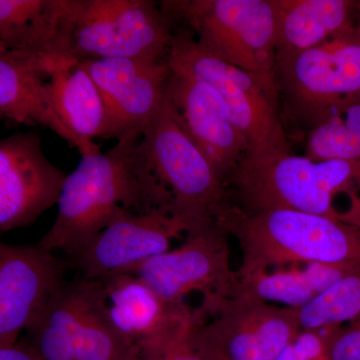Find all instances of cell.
I'll use <instances>...</instances> for the list:
<instances>
[{
    "instance_id": "8fae6325",
    "label": "cell",
    "mask_w": 360,
    "mask_h": 360,
    "mask_svg": "<svg viewBox=\"0 0 360 360\" xmlns=\"http://www.w3.org/2000/svg\"><path fill=\"white\" fill-rule=\"evenodd\" d=\"M103 98L101 139L142 136L160 111L172 70L167 61L101 58L82 61Z\"/></svg>"
},
{
    "instance_id": "f1b7e54d",
    "label": "cell",
    "mask_w": 360,
    "mask_h": 360,
    "mask_svg": "<svg viewBox=\"0 0 360 360\" xmlns=\"http://www.w3.org/2000/svg\"><path fill=\"white\" fill-rule=\"evenodd\" d=\"M0 360H44L32 343L18 341L9 347H0Z\"/></svg>"
},
{
    "instance_id": "e0dca14e",
    "label": "cell",
    "mask_w": 360,
    "mask_h": 360,
    "mask_svg": "<svg viewBox=\"0 0 360 360\" xmlns=\"http://www.w3.org/2000/svg\"><path fill=\"white\" fill-rule=\"evenodd\" d=\"M49 56L0 49V115L56 132L82 156L86 155L56 113L49 84Z\"/></svg>"
},
{
    "instance_id": "7a4b0ae2",
    "label": "cell",
    "mask_w": 360,
    "mask_h": 360,
    "mask_svg": "<svg viewBox=\"0 0 360 360\" xmlns=\"http://www.w3.org/2000/svg\"><path fill=\"white\" fill-rule=\"evenodd\" d=\"M359 179V162L317 161L288 151L245 155L225 186L243 214L293 210L341 219L335 198L356 193Z\"/></svg>"
},
{
    "instance_id": "9a60e30c",
    "label": "cell",
    "mask_w": 360,
    "mask_h": 360,
    "mask_svg": "<svg viewBox=\"0 0 360 360\" xmlns=\"http://www.w3.org/2000/svg\"><path fill=\"white\" fill-rule=\"evenodd\" d=\"M165 94L181 127L226 184L248 151L226 104L210 85L172 71Z\"/></svg>"
},
{
    "instance_id": "d6a6232c",
    "label": "cell",
    "mask_w": 360,
    "mask_h": 360,
    "mask_svg": "<svg viewBox=\"0 0 360 360\" xmlns=\"http://www.w3.org/2000/svg\"><path fill=\"white\" fill-rule=\"evenodd\" d=\"M356 8L359 9V28H357V30H359V33L360 35V1H356Z\"/></svg>"
},
{
    "instance_id": "2e32d148",
    "label": "cell",
    "mask_w": 360,
    "mask_h": 360,
    "mask_svg": "<svg viewBox=\"0 0 360 360\" xmlns=\"http://www.w3.org/2000/svg\"><path fill=\"white\" fill-rule=\"evenodd\" d=\"M90 281L97 307L113 330L131 347L179 326L194 312L186 303L167 302L135 274Z\"/></svg>"
},
{
    "instance_id": "6da1fadb",
    "label": "cell",
    "mask_w": 360,
    "mask_h": 360,
    "mask_svg": "<svg viewBox=\"0 0 360 360\" xmlns=\"http://www.w3.org/2000/svg\"><path fill=\"white\" fill-rule=\"evenodd\" d=\"M141 139L127 137L106 153L82 156L66 177L56 221L40 245L71 258L127 215L153 210L170 213L169 195L139 155Z\"/></svg>"
},
{
    "instance_id": "4316f807",
    "label": "cell",
    "mask_w": 360,
    "mask_h": 360,
    "mask_svg": "<svg viewBox=\"0 0 360 360\" xmlns=\"http://www.w3.org/2000/svg\"><path fill=\"white\" fill-rule=\"evenodd\" d=\"M341 326L302 329L274 360H331V342Z\"/></svg>"
},
{
    "instance_id": "9c48e42d",
    "label": "cell",
    "mask_w": 360,
    "mask_h": 360,
    "mask_svg": "<svg viewBox=\"0 0 360 360\" xmlns=\"http://www.w3.org/2000/svg\"><path fill=\"white\" fill-rule=\"evenodd\" d=\"M198 310L205 317L198 333L229 360H274L302 329L297 309L270 304L241 286Z\"/></svg>"
},
{
    "instance_id": "ffe728a7",
    "label": "cell",
    "mask_w": 360,
    "mask_h": 360,
    "mask_svg": "<svg viewBox=\"0 0 360 360\" xmlns=\"http://www.w3.org/2000/svg\"><path fill=\"white\" fill-rule=\"evenodd\" d=\"M276 58L314 49L354 27L350 0H270Z\"/></svg>"
},
{
    "instance_id": "4dcf8cb0",
    "label": "cell",
    "mask_w": 360,
    "mask_h": 360,
    "mask_svg": "<svg viewBox=\"0 0 360 360\" xmlns=\"http://www.w3.org/2000/svg\"><path fill=\"white\" fill-rule=\"evenodd\" d=\"M196 330H198V338H200L201 345H202L203 349L205 350L206 354H207L208 360H229L226 359V357L224 356V354H220L219 350L215 349L214 347H212L210 345H208L206 341L202 340V338H201L200 333H198V328H196Z\"/></svg>"
},
{
    "instance_id": "8992f818",
    "label": "cell",
    "mask_w": 360,
    "mask_h": 360,
    "mask_svg": "<svg viewBox=\"0 0 360 360\" xmlns=\"http://www.w3.org/2000/svg\"><path fill=\"white\" fill-rule=\"evenodd\" d=\"M276 84L290 120L312 130L360 101V35L352 27L307 51L276 58Z\"/></svg>"
},
{
    "instance_id": "4fadbf2b",
    "label": "cell",
    "mask_w": 360,
    "mask_h": 360,
    "mask_svg": "<svg viewBox=\"0 0 360 360\" xmlns=\"http://www.w3.org/2000/svg\"><path fill=\"white\" fill-rule=\"evenodd\" d=\"M68 174L52 165L35 131L0 141V231L22 229L58 205Z\"/></svg>"
},
{
    "instance_id": "5bb4252c",
    "label": "cell",
    "mask_w": 360,
    "mask_h": 360,
    "mask_svg": "<svg viewBox=\"0 0 360 360\" xmlns=\"http://www.w3.org/2000/svg\"><path fill=\"white\" fill-rule=\"evenodd\" d=\"M182 233H186L184 225L165 210L131 213L106 227L70 262L89 281L132 274L169 251L172 240Z\"/></svg>"
},
{
    "instance_id": "484cf974",
    "label": "cell",
    "mask_w": 360,
    "mask_h": 360,
    "mask_svg": "<svg viewBox=\"0 0 360 360\" xmlns=\"http://www.w3.org/2000/svg\"><path fill=\"white\" fill-rule=\"evenodd\" d=\"M198 309L179 326L137 345L141 360H208L198 336Z\"/></svg>"
},
{
    "instance_id": "3957f363",
    "label": "cell",
    "mask_w": 360,
    "mask_h": 360,
    "mask_svg": "<svg viewBox=\"0 0 360 360\" xmlns=\"http://www.w3.org/2000/svg\"><path fill=\"white\" fill-rule=\"evenodd\" d=\"M139 151L158 186L169 195L170 212L184 225L186 234L213 229L227 233L236 212L229 189L180 124L167 94L142 134Z\"/></svg>"
},
{
    "instance_id": "44dd1931",
    "label": "cell",
    "mask_w": 360,
    "mask_h": 360,
    "mask_svg": "<svg viewBox=\"0 0 360 360\" xmlns=\"http://www.w3.org/2000/svg\"><path fill=\"white\" fill-rule=\"evenodd\" d=\"M360 264H309L260 271L240 279L243 290L266 302L302 309Z\"/></svg>"
},
{
    "instance_id": "ba28073f",
    "label": "cell",
    "mask_w": 360,
    "mask_h": 360,
    "mask_svg": "<svg viewBox=\"0 0 360 360\" xmlns=\"http://www.w3.org/2000/svg\"><path fill=\"white\" fill-rule=\"evenodd\" d=\"M175 25L155 0H73L66 56L167 61Z\"/></svg>"
},
{
    "instance_id": "52a82bcc",
    "label": "cell",
    "mask_w": 360,
    "mask_h": 360,
    "mask_svg": "<svg viewBox=\"0 0 360 360\" xmlns=\"http://www.w3.org/2000/svg\"><path fill=\"white\" fill-rule=\"evenodd\" d=\"M175 26L205 51L255 77L276 82V26L270 0H161Z\"/></svg>"
},
{
    "instance_id": "d4e9b609",
    "label": "cell",
    "mask_w": 360,
    "mask_h": 360,
    "mask_svg": "<svg viewBox=\"0 0 360 360\" xmlns=\"http://www.w3.org/2000/svg\"><path fill=\"white\" fill-rule=\"evenodd\" d=\"M85 302L75 347V360H115L131 347L113 330L97 307L92 295L91 281L85 279Z\"/></svg>"
},
{
    "instance_id": "603a6c76",
    "label": "cell",
    "mask_w": 360,
    "mask_h": 360,
    "mask_svg": "<svg viewBox=\"0 0 360 360\" xmlns=\"http://www.w3.org/2000/svg\"><path fill=\"white\" fill-rule=\"evenodd\" d=\"M305 156L317 161L340 160L360 163V101L310 130Z\"/></svg>"
},
{
    "instance_id": "7402d4cb",
    "label": "cell",
    "mask_w": 360,
    "mask_h": 360,
    "mask_svg": "<svg viewBox=\"0 0 360 360\" xmlns=\"http://www.w3.org/2000/svg\"><path fill=\"white\" fill-rule=\"evenodd\" d=\"M84 302V277L66 281L28 329L32 345L44 360H75V340Z\"/></svg>"
},
{
    "instance_id": "f546056e",
    "label": "cell",
    "mask_w": 360,
    "mask_h": 360,
    "mask_svg": "<svg viewBox=\"0 0 360 360\" xmlns=\"http://www.w3.org/2000/svg\"><path fill=\"white\" fill-rule=\"evenodd\" d=\"M359 193L350 196V206L345 212H341V219L360 226V179L357 181Z\"/></svg>"
},
{
    "instance_id": "83f0119b",
    "label": "cell",
    "mask_w": 360,
    "mask_h": 360,
    "mask_svg": "<svg viewBox=\"0 0 360 360\" xmlns=\"http://www.w3.org/2000/svg\"><path fill=\"white\" fill-rule=\"evenodd\" d=\"M331 360H360V319L341 326L330 347Z\"/></svg>"
},
{
    "instance_id": "7c38bea8",
    "label": "cell",
    "mask_w": 360,
    "mask_h": 360,
    "mask_svg": "<svg viewBox=\"0 0 360 360\" xmlns=\"http://www.w3.org/2000/svg\"><path fill=\"white\" fill-rule=\"evenodd\" d=\"M70 264L39 243L0 245V347L32 328L66 283Z\"/></svg>"
},
{
    "instance_id": "d6986e66",
    "label": "cell",
    "mask_w": 360,
    "mask_h": 360,
    "mask_svg": "<svg viewBox=\"0 0 360 360\" xmlns=\"http://www.w3.org/2000/svg\"><path fill=\"white\" fill-rule=\"evenodd\" d=\"M49 84L54 108L86 155L101 153L92 139L103 137L105 111L101 92L82 61L49 58Z\"/></svg>"
},
{
    "instance_id": "1f68e13d",
    "label": "cell",
    "mask_w": 360,
    "mask_h": 360,
    "mask_svg": "<svg viewBox=\"0 0 360 360\" xmlns=\"http://www.w3.org/2000/svg\"><path fill=\"white\" fill-rule=\"evenodd\" d=\"M115 360H141L139 354V348L137 347L131 348L127 354H123L120 359Z\"/></svg>"
},
{
    "instance_id": "cb8c5ba5",
    "label": "cell",
    "mask_w": 360,
    "mask_h": 360,
    "mask_svg": "<svg viewBox=\"0 0 360 360\" xmlns=\"http://www.w3.org/2000/svg\"><path fill=\"white\" fill-rule=\"evenodd\" d=\"M297 311L302 329L345 326L360 319V265Z\"/></svg>"
},
{
    "instance_id": "5b68a950",
    "label": "cell",
    "mask_w": 360,
    "mask_h": 360,
    "mask_svg": "<svg viewBox=\"0 0 360 360\" xmlns=\"http://www.w3.org/2000/svg\"><path fill=\"white\" fill-rule=\"evenodd\" d=\"M167 65L172 72L205 82L219 94L248 142L246 155L291 151L276 82L215 58L181 26H175Z\"/></svg>"
},
{
    "instance_id": "30bf717a",
    "label": "cell",
    "mask_w": 360,
    "mask_h": 360,
    "mask_svg": "<svg viewBox=\"0 0 360 360\" xmlns=\"http://www.w3.org/2000/svg\"><path fill=\"white\" fill-rule=\"evenodd\" d=\"M229 234L213 229L187 234L184 245L151 258L131 274L167 302L181 304L187 295H202L200 307L231 297L240 279L232 269Z\"/></svg>"
},
{
    "instance_id": "277c9868",
    "label": "cell",
    "mask_w": 360,
    "mask_h": 360,
    "mask_svg": "<svg viewBox=\"0 0 360 360\" xmlns=\"http://www.w3.org/2000/svg\"><path fill=\"white\" fill-rule=\"evenodd\" d=\"M226 231L240 248L239 279L291 265L360 264V226L341 219L293 210L246 215L236 210Z\"/></svg>"
},
{
    "instance_id": "ac0fdd59",
    "label": "cell",
    "mask_w": 360,
    "mask_h": 360,
    "mask_svg": "<svg viewBox=\"0 0 360 360\" xmlns=\"http://www.w3.org/2000/svg\"><path fill=\"white\" fill-rule=\"evenodd\" d=\"M73 0H0V49L66 58Z\"/></svg>"
}]
</instances>
